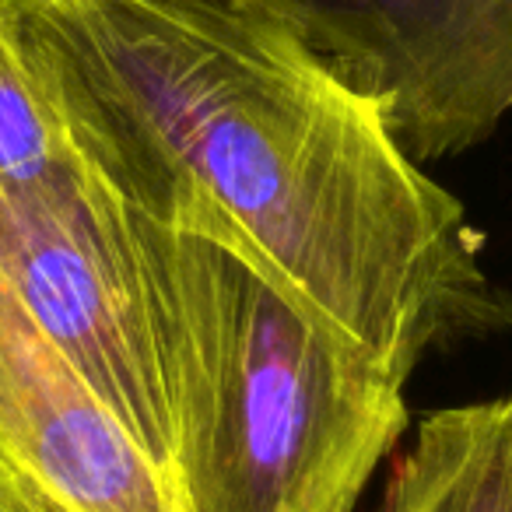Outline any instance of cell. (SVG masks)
Listing matches in <instances>:
<instances>
[{
	"label": "cell",
	"instance_id": "obj_5",
	"mask_svg": "<svg viewBox=\"0 0 512 512\" xmlns=\"http://www.w3.org/2000/svg\"><path fill=\"white\" fill-rule=\"evenodd\" d=\"M0 460L57 512H183L169 474L0 278Z\"/></svg>",
	"mask_w": 512,
	"mask_h": 512
},
{
	"label": "cell",
	"instance_id": "obj_2",
	"mask_svg": "<svg viewBox=\"0 0 512 512\" xmlns=\"http://www.w3.org/2000/svg\"><path fill=\"white\" fill-rule=\"evenodd\" d=\"M130 218L183 512H355L411 428V376L235 249Z\"/></svg>",
	"mask_w": 512,
	"mask_h": 512
},
{
	"label": "cell",
	"instance_id": "obj_3",
	"mask_svg": "<svg viewBox=\"0 0 512 512\" xmlns=\"http://www.w3.org/2000/svg\"><path fill=\"white\" fill-rule=\"evenodd\" d=\"M0 278L172 481L134 218L81 151L0 179Z\"/></svg>",
	"mask_w": 512,
	"mask_h": 512
},
{
	"label": "cell",
	"instance_id": "obj_7",
	"mask_svg": "<svg viewBox=\"0 0 512 512\" xmlns=\"http://www.w3.org/2000/svg\"><path fill=\"white\" fill-rule=\"evenodd\" d=\"M0 512H57L11 463L0 460Z\"/></svg>",
	"mask_w": 512,
	"mask_h": 512
},
{
	"label": "cell",
	"instance_id": "obj_6",
	"mask_svg": "<svg viewBox=\"0 0 512 512\" xmlns=\"http://www.w3.org/2000/svg\"><path fill=\"white\" fill-rule=\"evenodd\" d=\"M372 512H512V393L428 411Z\"/></svg>",
	"mask_w": 512,
	"mask_h": 512
},
{
	"label": "cell",
	"instance_id": "obj_1",
	"mask_svg": "<svg viewBox=\"0 0 512 512\" xmlns=\"http://www.w3.org/2000/svg\"><path fill=\"white\" fill-rule=\"evenodd\" d=\"M78 151L130 214L221 242L411 376L512 323L484 235L260 0H11Z\"/></svg>",
	"mask_w": 512,
	"mask_h": 512
},
{
	"label": "cell",
	"instance_id": "obj_4",
	"mask_svg": "<svg viewBox=\"0 0 512 512\" xmlns=\"http://www.w3.org/2000/svg\"><path fill=\"white\" fill-rule=\"evenodd\" d=\"M418 165L484 144L512 113V0H260Z\"/></svg>",
	"mask_w": 512,
	"mask_h": 512
}]
</instances>
